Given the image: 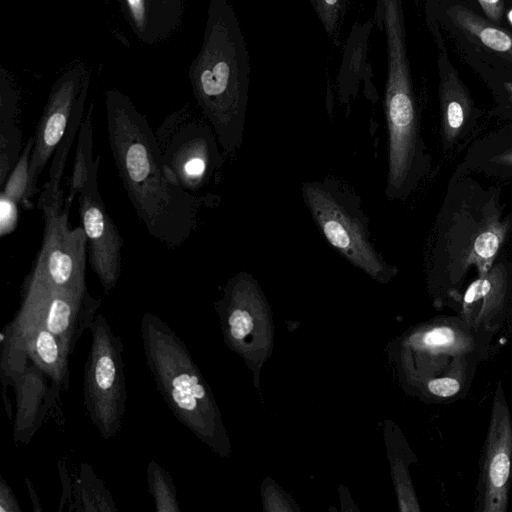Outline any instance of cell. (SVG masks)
<instances>
[{"label": "cell", "mask_w": 512, "mask_h": 512, "mask_svg": "<svg viewBox=\"0 0 512 512\" xmlns=\"http://www.w3.org/2000/svg\"><path fill=\"white\" fill-rule=\"evenodd\" d=\"M509 19L512 22V11L509 13Z\"/></svg>", "instance_id": "obj_29"}, {"label": "cell", "mask_w": 512, "mask_h": 512, "mask_svg": "<svg viewBox=\"0 0 512 512\" xmlns=\"http://www.w3.org/2000/svg\"><path fill=\"white\" fill-rule=\"evenodd\" d=\"M35 348L38 355L47 364L54 363L58 358V345L53 333L49 330H41L38 332L35 340Z\"/></svg>", "instance_id": "obj_21"}, {"label": "cell", "mask_w": 512, "mask_h": 512, "mask_svg": "<svg viewBox=\"0 0 512 512\" xmlns=\"http://www.w3.org/2000/svg\"><path fill=\"white\" fill-rule=\"evenodd\" d=\"M316 12L323 28L337 46L339 39V28L346 9L347 0H308Z\"/></svg>", "instance_id": "obj_19"}, {"label": "cell", "mask_w": 512, "mask_h": 512, "mask_svg": "<svg viewBox=\"0 0 512 512\" xmlns=\"http://www.w3.org/2000/svg\"><path fill=\"white\" fill-rule=\"evenodd\" d=\"M504 88L509 95V99L512 102V82H505Z\"/></svg>", "instance_id": "obj_26"}, {"label": "cell", "mask_w": 512, "mask_h": 512, "mask_svg": "<svg viewBox=\"0 0 512 512\" xmlns=\"http://www.w3.org/2000/svg\"><path fill=\"white\" fill-rule=\"evenodd\" d=\"M96 382L102 390L112 387L115 378V365L109 356H102L97 364L95 371Z\"/></svg>", "instance_id": "obj_23"}, {"label": "cell", "mask_w": 512, "mask_h": 512, "mask_svg": "<svg viewBox=\"0 0 512 512\" xmlns=\"http://www.w3.org/2000/svg\"><path fill=\"white\" fill-rule=\"evenodd\" d=\"M510 352H511V367H512V335H511V342H510Z\"/></svg>", "instance_id": "obj_28"}, {"label": "cell", "mask_w": 512, "mask_h": 512, "mask_svg": "<svg viewBox=\"0 0 512 512\" xmlns=\"http://www.w3.org/2000/svg\"><path fill=\"white\" fill-rule=\"evenodd\" d=\"M466 169L482 170L493 175L512 176V129L497 132L471 146Z\"/></svg>", "instance_id": "obj_15"}, {"label": "cell", "mask_w": 512, "mask_h": 512, "mask_svg": "<svg viewBox=\"0 0 512 512\" xmlns=\"http://www.w3.org/2000/svg\"><path fill=\"white\" fill-rule=\"evenodd\" d=\"M92 132L93 129L91 121L90 118L87 117L86 120L81 124L78 133V143L75 152L69 192L64 198L63 208L68 212H70V208L75 196L79 193L80 189L87 181L90 172L98 159L97 158L96 161H94L92 157Z\"/></svg>", "instance_id": "obj_16"}, {"label": "cell", "mask_w": 512, "mask_h": 512, "mask_svg": "<svg viewBox=\"0 0 512 512\" xmlns=\"http://www.w3.org/2000/svg\"><path fill=\"white\" fill-rule=\"evenodd\" d=\"M512 489V415L501 379L494 390L479 460L476 512H506Z\"/></svg>", "instance_id": "obj_9"}, {"label": "cell", "mask_w": 512, "mask_h": 512, "mask_svg": "<svg viewBox=\"0 0 512 512\" xmlns=\"http://www.w3.org/2000/svg\"><path fill=\"white\" fill-rule=\"evenodd\" d=\"M447 14L466 35L488 50L512 63V33L490 23L472 10L461 5L451 6Z\"/></svg>", "instance_id": "obj_14"}, {"label": "cell", "mask_w": 512, "mask_h": 512, "mask_svg": "<svg viewBox=\"0 0 512 512\" xmlns=\"http://www.w3.org/2000/svg\"><path fill=\"white\" fill-rule=\"evenodd\" d=\"M129 4L131 5L134 14L140 15L141 12V0H128Z\"/></svg>", "instance_id": "obj_25"}, {"label": "cell", "mask_w": 512, "mask_h": 512, "mask_svg": "<svg viewBox=\"0 0 512 512\" xmlns=\"http://www.w3.org/2000/svg\"><path fill=\"white\" fill-rule=\"evenodd\" d=\"M231 334L235 339L244 338L253 328L250 314L241 309H235L229 317Z\"/></svg>", "instance_id": "obj_22"}, {"label": "cell", "mask_w": 512, "mask_h": 512, "mask_svg": "<svg viewBox=\"0 0 512 512\" xmlns=\"http://www.w3.org/2000/svg\"><path fill=\"white\" fill-rule=\"evenodd\" d=\"M33 148V136L25 143L21 155L1 187L0 201L21 205L28 209L26 192L29 180L30 158Z\"/></svg>", "instance_id": "obj_17"}, {"label": "cell", "mask_w": 512, "mask_h": 512, "mask_svg": "<svg viewBox=\"0 0 512 512\" xmlns=\"http://www.w3.org/2000/svg\"><path fill=\"white\" fill-rule=\"evenodd\" d=\"M384 110L388 128L385 195L389 200H405L431 170L413 85L386 83Z\"/></svg>", "instance_id": "obj_7"}, {"label": "cell", "mask_w": 512, "mask_h": 512, "mask_svg": "<svg viewBox=\"0 0 512 512\" xmlns=\"http://www.w3.org/2000/svg\"><path fill=\"white\" fill-rule=\"evenodd\" d=\"M493 334L477 330L458 315L434 318L409 338L425 356L423 393L436 403L465 397L478 365L489 356Z\"/></svg>", "instance_id": "obj_3"}, {"label": "cell", "mask_w": 512, "mask_h": 512, "mask_svg": "<svg viewBox=\"0 0 512 512\" xmlns=\"http://www.w3.org/2000/svg\"><path fill=\"white\" fill-rule=\"evenodd\" d=\"M80 120V114L71 115L65 134L54 152V156L49 169V179L45 184L55 194L59 193L62 190L60 184L66 160L70 148L72 147L75 136L77 133H79L82 124Z\"/></svg>", "instance_id": "obj_18"}, {"label": "cell", "mask_w": 512, "mask_h": 512, "mask_svg": "<svg viewBox=\"0 0 512 512\" xmlns=\"http://www.w3.org/2000/svg\"><path fill=\"white\" fill-rule=\"evenodd\" d=\"M512 264L501 260L483 276L477 277L463 291L453 308L471 327L498 333L511 317Z\"/></svg>", "instance_id": "obj_11"}, {"label": "cell", "mask_w": 512, "mask_h": 512, "mask_svg": "<svg viewBox=\"0 0 512 512\" xmlns=\"http://www.w3.org/2000/svg\"><path fill=\"white\" fill-rule=\"evenodd\" d=\"M373 22L368 20L355 23L344 46L341 66L337 75L339 101L348 105L359 91L360 83H364L366 97L375 103L378 93L372 81V69L367 61L368 42Z\"/></svg>", "instance_id": "obj_13"}, {"label": "cell", "mask_w": 512, "mask_h": 512, "mask_svg": "<svg viewBox=\"0 0 512 512\" xmlns=\"http://www.w3.org/2000/svg\"><path fill=\"white\" fill-rule=\"evenodd\" d=\"M441 145L449 153L472 136L476 124L474 104L447 53L438 55Z\"/></svg>", "instance_id": "obj_12"}, {"label": "cell", "mask_w": 512, "mask_h": 512, "mask_svg": "<svg viewBox=\"0 0 512 512\" xmlns=\"http://www.w3.org/2000/svg\"><path fill=\"white\" fill-rule=\"evenodd\" d=\"M511 321H512V277H511V317H510Z\"/></svg>", "instance_id": "obj_27"}, {"label": "cell", "mask_w": 512, "mask_h": 512, "mask_svg": "<svg viewBox=\"0 0 512 512\" xmlns=\"http://www.w3.org/2000/svg\"><path fill=\"white\" fill-rule=\"evenodd\" d=\"M485 15L494 22L500 21L504 5L503 0H477Z\"/></svg>", "instance_id": "obj_24"}, {"label": "cell", "mask_w": 512, "mask_h": 512, "mask_svg": "<svg viewBox=\"0 0 512 512\" xmlns=\"http://www.w3.org/2000/svg\"><path fill=\"white\" fill-rule=\"evenodd\" d=\"M98 163L79 191V213L87 238L89 264L106 289L116 283L121 273L123 239L109 216L98 190Z\"/></svg>", "instance_id": "obj_10"}, {"label": "cell", "mask_w": 512, "mask_h": 512, "mask_svg": "<svg viewBox=\"0 0 512 512\" xmlns=\"http://www.w3.org/2000/svg\"><path fill=\"white\" fill-rule=\"evenodd\" d=\"M302 197L327 242L349 263L378 280L396 273L371 240L360 197L341 181L326 177L302 184Z\"/></svg>", "instance_id": "obj_4"}, {"label": "cell", "mask_w": 512, "mask_h": 512, "mask_svg": "<svg viewBox=\"0 0 512 512\" xmlns=\"http://www.w3.org/2000/svg\"><path fill=\"white\" fill-rule=\"evenodd\" d=\"M172 397L177 405L184 410H193L197 406L196 399L205 396V390L195 375L181 374L172 382Z\"/></svg>", "instance_id": "obj_20"}, {"label": "cell", "mask_w": 512, "mask_h": 512, "mask_svg": "<svg viewBox=\"0 0 512 512\" xmlns=\"http://www.w3.org/2000/svg\"><path fill=\"white\" fill-rule=\"evenodd\" d=\"M108 142L126 194L148 233L170 246L184 244L205 198L185 190L165 165L156 134L128 107H110Z\"/></svg>", "instance_id": "obj_2"}, {"label": "cell", "mask_w": 512, "mask_h": 512, "mask_svg": "<svg viewBox=\"0 0 512 512\" xmlns=\"http://www.w3.org/2000/svg\"><path fill=\"white\" fill-rule=\"evenodd\" d=\"M512 220L504 219L496 188L466 172L452 179L426 240L424 265L433 303L453 309L472 266L478 277L494 265Z\"/></svg>", "instance_id": "obj_1"}, {"label": "cell", "mask_w": 512, "mask_h": 512, "mask_svg": "<svg viewBox=\"0 0 512 512\" xmlns=\"http://www.w3.org/2000/svg\"><path fill=\"white\" fill-rule=\"evenodd\" d=\"M155 134L165 165L185 190L193 194L216 179L223 157L211 126L174 118L163 123Z\"/></svg>", "instance_id": "obj_8"}, {"label": "cell", "mask_w": 512, "mask_h": 512, "mask_svg": "<svg viewBox=\"0 0 512 512\" xmlns=\"http://www.w3.org/2000/svg\"><path fill=\"white\" fill-rule=\"evenodd\" d=\"M63 191L53 193L44 184L38 199L43 216V237L28 281L83 295L87 238L82 226L70 228Z\"/></svg>", "instance_id": "obj_6"}, {"label": "cell", "mask_w": 512, "mask_h": 512, "mask_svg": "<svg viewBox=\"0 0 512 512\" xmlns=\"http://www.w3.org/2000/svg\"><path fill=\"white\" fill-rule=\"evenodd\" d=\"M200 75V91L210 126L226 154H234L242 145L250 61L244 36L231 10L223 17L222 51Z\"/></svg>", "instance_id": "obj_5"}]
</instances>
